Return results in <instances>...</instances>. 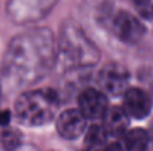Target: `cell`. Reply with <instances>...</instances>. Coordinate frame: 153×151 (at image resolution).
Instances as JSON below:
<instances>
[{"label": "cell", "instance_id": "10", "mask_svg": "<svg viewBox=\"0 0 153 151\" xmlns=\"http://www.w3.org/2000/svg\"><path fill=\"white\" fill-rule=\"evenodd\" d=\"M21 142V135L18 130L13 129H4L0 133V147L3 148H15Z\"/></svg>", "mask_w": 153, "mask_h": 151}, {"label": "cell", "instance_id": "4", "mask_svg": "<svg viewBox=\"0 0 153 151\" xmlns=\"http://www.w3.org/2000/svg\"><path fill=\"white\" fill-rule=\"evenodd\" d=\"M86 120L80 110H65L56 119V130L64 139H76L86 132Z\"/></svg>", "mask_w": 153, "mask_h": 151}, {"label": "cell", "instance_id": "1", "mask_svg": "<svg viewBox=\"0 0 153 151\" xmlns=\"http://www.w3.org/2000/svg\"><path fill=\"white\" fill-rule=\"evenodd\" d=\"M59 99L51 89L31 91L21 95L15 104V117L27 126H42L49 123L58 111Z\"/></svg>", "mask_w": 153, "mask_h": 151}, {"label": "cell", "instance_id": "5", "mask_svg": "<svg viewBox=\"0 0 153 151\" xmlns=\"http://www.w3.org/2000/svg\"><path fill=\"white\" fill-rule=\"evenodd\" d=\"M79 110L83 113V116L88 120H97L102 119L107 107V98L101 91L97 89H85L79 96Z\"/></svg>", "mask_w": 153, "mask_h": 151}, {"label": "cell", "instance_id": "11", "mask_svg": "<svg viewBox=\"0 0 153 151\" xmlns=\"http://www.w3.org/2000/svg\"><path fill=\"white\" fill-rule=\"evenodd\" d=\"M137 10L146 16V18H153V0H132Z\"/></svg>", "mask_w": 153, "mask_h": 151}, {"label": "cell", "instance_id": "12", "mask_svg": "<svg viewBox=\"0 0 153 151\" xmlns=\"http://www.w3.org/2000/svg\"><path fill=\"white\" fill-rule=\"evenodd\" d=\"M10 122V113L7 110H0V124L6 126Z\"/></svg>", "mask_w": 153, "mask_h": 151}, {"label": "cell", "instance_id": "6", "mask_svg": "<svg viewBox=\"0 0 153 151\" xmlns=\"http://www.w3.org/2000/svg\"><path fill=\"white\" fill-rule=\"evenodd\" d=\"M123 108L131 117L141 120L152 111V98L146 91L140 88H131L123 95Z\"/></svg>", "mask_w": 153, "mask_h": 151}, {"label": "cell", "instance_id": "2", "mask_svg": "<svg viewBox=\"0 0 153 151\" xmlns=\"http://www.w3.org/2000/svg\"><path fill=\"white\" fill-rule=\"evenodd\" d=\"M129 74L119 64H107L98 74V85L104 92L117 96L128 91Z\"/></svg>", "mask_w": 153, "mask_h": 151}, {"label": "cell", "instance_id": "8", "mask_svg": "<svg viewBox=\"0 0 153 151\" xmlns=\"http://www.w3.org/2000/svg\"><path fill=\"white\" fill-rule=\"evenodd\" d=\"M122 141H123L122 142L123 148L131 151H141L149 148L152 138H150L149 132H146L144 129H132L123 135Z\"/></svg>", "mask_w": 153, "mask_h": 151}, {"label": "cell", "instance_id": "3", "mask_svg": "<svg viewBox=\"0 0 153 151\" xmlns=\"http://www.w3.org/2000/svg\"><path fill=\"white\" fill-rule=\"evenodd\" d=\"M111 27H113L116 37L129 45L140 42L146 33V28L141 24V21H138L132 13L126 10H122L114 16Z\"/></svg>", "mask_w": 153, "mask_h": 151}, {"label": "cell", "instance_id": "7", "mask_svg": "<svg viewBox=\"0 0 153 151\" xmlns=\"http://www.w3.org/2000/svg\"><path fill=\"white\" fill-rule=\"evenodd\" d=\"M129 114L122 107H111L105 111L102 117V126L108 136L123 138L129 127Z\"/></svg>", "mask_w": 153, "mask_h": 151}, {"label": "cell", "instance_id": "9", "mask_svg": "<svg viewBox=\"0 0 153 151\" xmlns=\"http://www.w3.org/2000/svg\"><path fill=\"white\" fill-rule=\"evenodd\" d=\"M107 132L104 126L91 124L85 133V145L88 148H102L107 147Z\"/></svg>", "mask_w": 153, "mask_h": 151}]
</instances>
